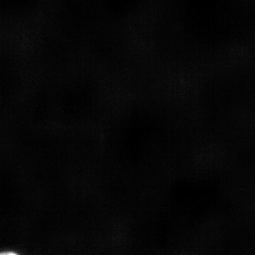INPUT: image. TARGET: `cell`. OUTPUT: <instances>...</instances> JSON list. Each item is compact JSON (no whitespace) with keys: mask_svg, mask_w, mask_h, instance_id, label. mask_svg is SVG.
I'll return each mask as SVG.
<instances>
[{"mask_svg":"<svg viewBox=\"0 0 255 255\" xmlns=\"http://www.w3.org/2000/svg\"><path fill=\"white\" fill-rule=\"evenodd\" d=\"M1 255H16L14 254V253H4V254H1Z\"/></svg>","mask_w":255,"mask_h":255,"instance_id":"6da1fadb","label":"cell"}]
</instances>
